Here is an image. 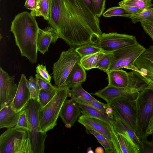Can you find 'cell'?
<instances>
[{
	"label": "cell",
	"mask_w": 153,
	"mask_h": 153,
	"mask_svg": "<svg viewBox=\"0 0 153 153\" xmlns=\"http://www.w3.org/2000/svg\"><path fill=\"white\" fill-rule=\"evenodd\" d=\"M120 6L126 9L128 11L131 13L132 14L138 13L144 11L143 10L137 7L133 6L123 5Z\"/></svg>",
	"instance_id": "obj_44"
},
{
	"label": "cell",
	"mask_w": 153,
	"mask_h": 153,
	"mask_svg": "<svg viewBox=\"0 0 153 153\" xmlns=\"http://www.w3.org/2000/svg\"><path fill=\"white\" fill-rule=\"evenodd\" d=\"M41 0H37V5L39 4Z\"/></svg>",
	"instance_id": "obj_49"
},
{
	"label": "cell",
	"mask_w": 153,
	"mask_h": 153,
	"mask_svg": "<svg viewBox=\"0 0 153 153\" xmlns=\"http://www.w3.org/2000/svg\"><path fill=\"white\" fill-rule=\"evenodd\" d=\"M57 87L49 91H46L43 90H39V102L42 108L45 106L55 96Z\"/></svg>",
	"instance_id": "obj_34"
},
{
	"label": "cell",
	"mask_w": 153,
	"mask_h": 153,
	"mask_svg": "<svg viewBox=\"0 0 153 153\" xmlns=\"http://www.w3.org/2000/svg\"><path fill=\"white\" fill-rule=\"evenodd\" d=\"M100 22L82 0H51L48 24L71 47L96 45L102 34Z\"/></svg>",
	"instance_id": "obj_1"
},
{
	"label": "cell",
	"mask_w": 153,
	"mask_h": 153,
	"mask_svg": "<svg viewBox=\"0 0 153 153\" xmlns=\"http://www.w3.org/2000/svg\"><path fill=\"white\" fill-rule=\"evenodd\" d=\"M0 153H32L28 131L16 127L0 136Z\"/></svg>",
	"instance_id": "obj_4"
},
{
	"label": "cell",
	"mask_w": 153,
	"mask_h": 153,
	"mask_svg": "<svg viewBox=\"0 0 153 153\" xmlns=\"http://www.w3.org/2000/svg\"><path fill=\"white\" fill-rule=\"evenodd\" d=\"M132 14V13L126 9L121 6L114 7L108 9L103 14L105 17H111L115 16H125Z\"/></svg>",
	"instance_id": "obj_32"
},
{
	"label": "cell",
	"mask_w": 153,
	"mask_h": 153,
	"mask_svg": "<svg viewBox=\"0 0 153 153\" xmlns=\"http://www.w3.org/2000/svg\"><path fill=\"white\" fill-rule=\"evenodd\" d=\"M27 79L25 74H22L15 96L10 104L16 112L23 110L31 98L30 92L27 85Z\"/></svg>",
	"instance_id": "obj_14"
},
{
	"label": "cell",
	"mask_w": 153,
	"mask_h": 153,
	"mask_svg": "<svg viewBox=\"0 0 153 153\" xmlns=\"http://www.w3.org/2000/svg\"><path fill=\"white\" fill-rule=\"evenodd\" d=\"M36 72L42 79L47 82L51 83V76L49 74L45 65L38 64L36 67Z\"/></svg>",
	"instance_id": "obj_37"
},
{
	"label": "cell",
	"mask_w": 153,
	"mask_h": 153,
	"mask_svg": "<svg viewBox=\"0 0 153 153\" xmlns=\"http://www.w3.org/2000/svg\"><path fill=\"white\" fill-rule=\"evenodd\" d=\"M134 65L137 69L135 72L147 84V88L153 90V66L150 61L140 56Z\"/></svg>",
	"instance_id": "obj_17"
},
{
	"label": "cell",
	"mask_w": 153,
	"mask_h": 153,
	"mask_svg": "<svg viewBox=\"0 0 153 153\" xmlns=\"http://www.w3.org/2000/svg\"><path fill=\"white\" fill-rule=\"evenodd\" d=\"M140 22L145 33L150 36L153 41V23L144 22Z\"/></svg>",
	"instance_id": "obj_40"
},
{
	"label": "cell",
	"mask_w": 153,
	"mask_h": 153,
	"mask_svg": "<svg viewBox=\"0 0 153 153\" xmlns=\"http://www.w3.org/2000/svg\"><path fill=\"white\" fill-rule=\"evenodd\" d=\"M86 132L93 135L104 148L105 153H117L112 141L110 140L96 131L89 128H86Z\"/></svg>",
	"instance_id": "obj_23"
},
{
	"label": "cell",
	"mask_w": 153,
	"mask_h": 153,
	"mask_svg": "<svg viewBox=\"0 0 153 153\" xmlns=\"http://www.w3.org/2000/svg\"><path fill=\"white\" fill-rule=\"evenodd\" d=\"M23 111L16 112L10 104L0 109V128L15 127Z\"/></svg>",
	"instance_id": "obj_19"
},
{
	"label": "cell",
	"mask_w": 153,
	"mask_h": 153,
	"mask_svg": "<svg viewBox=\"0 0 153 153\" xmlns=\"http://www.w3.org/2000/svg\"><path fill=\"white\" fill-rule=\"evenodd\" d=\"M81 58L73 47L62 52L52 68L53 77L57 87L66 86L65 82L68 76L74 65L80 61Z\"/></svg>",
	"instance_id": "obj_7"
},
{
	"label": "cell",
	"mask_w": 153,
	"mask_h": 153,
	"mask_svg": "<svg viewBox=\"0 0 153 153\" xmlns=\"http://www.w3.org/2000/svg\"><path fill=\"white\" fill-rule=\"evenodd\" d=\"M144 89L128 87H118L108 85L104 88L91 94L102 98L110 105L114 100L119 97H128L136 98L138 92Z\"/></svg>",
	"instance_id": "obj_13"
},
{
	"label": "cell",
	"mask_w": 153,
	"mask_h": 153,
	"mask_svg": "<svg viewBox=\"0 0 153 153\" xmlns=\"http://www.w3.org/2000/svg\"><path fill=\"white\" fill-rule=\"evenodd\" d=\"M75 50L81 58L103 51L96 45L87 44L80 45L75 48Z\"/></svg>",
	"instance_id": "obj_29"
},
{
	"label": "cell",
	"mask_w": 153,
	"mask_h": 153,
	"mask_svg": "<svg viewBox=\"0 0 153 153\" xmlns=\"http://www.w3.org/2000/svg\"><path fill=\"white\" fill-rule=\"evenodd\" d=\"M137 43L136 37L133 35L117 33H104L96 45L103 51L113 52Z\"/></svg>",
	"instance_id": "obj_10"
},
{
	"label": "cell",
	"mask_w": 153,
	"mask_h": 153,
	"mask_svg": "<svg viewBox=\"0 0 153 153\" xmlns=\"http://www.w3.org/2000/svg\"><path fill=\"white\" fill-rule=\"evenodd\" d=\"M135 98L122 97L114 100L110 104L114 115L126 123L135 133L136 116Z\"/></svg>",
	"instance_id": "obj_9"
},
{
	"label": "cell",
	"mask_w": 153,
	"mask_h": 153,
	"mask_svg": "<svg viewBox=\"0 0 153 153\" xmlns=\"http://www.w3.org/2000/svg\"><path fill=\"white\" fill-rule=\"evenodd\" d=\"M97 16L100 17L105 9L106 0H93Z\"/></svg>",
	"instance_id": "obj_39"
},
{
	"label": "cell",
	"mask_w": 153,
	"mask_h": 153,
	"mask_svg": "<svg viewBox=\"0 0 153 153\" xmlns=\"http://www.w3.org/2000/svg\"><path fill=\"white\" fill-rule=\"evenodd\" d=\"M150 62H151V64L153 66V62H151V61H150Z\"/></svg>",
	"instance_id": "obj_50"
},
{
	"label": "cell",
	"mask_w": 153,
	"mask_h": 153,
	"mask_svg": "<svg viewBox=\"0 0 153 153\" xmlns=\"http://www.w3.org/2000/svg\"><path fill=\"white\" fill-rule=\"evenodd\" d=\"M27 85L30 92V98L39 102V90L36 78L32 76H30L29 79L27 80Z\"/></svg>",
	"instance_id": "obj_33"
},
{
	"label": "cell",
	"mask_w": 153,
	"mask_h": 153,
	"mask_svg": "<svg viewBox=\"0 0 153 153\" xmlns=\"http://www.w3.org/2000/svg\"><path fill=\"white\" fill-rule=\"evenodd\" d=\"M82 115L95 118L102 120L113 127L112 121L107 114L91 106L82 103H78Z\"/></svg>",
	"instance_id": "obj_21"
},
{
	"label": "cell",
	"mask_w": 153,
	"mask_h": 153,
	"mask_svg": "<svg viewBox=\"0 0 153 153\" xmlns=\"http://www.w3.org/2000/svg\"><path fill=\"white\" fill-rule=\"evenodd\" d=\"M141 56L153 62V46H150L142 54Z\"/></svg>",
	"instance_id": "obj_41"
},
{
	"label": "cell",
	"mask_w": 153,
	"mask_h": 153,
	"mask_svg": "<svg viewBox=\"0 0 153 153\" xmlns=\"http://www.w3.org/2000/svg\"><path fill=\"white\" fill-rule=\"evenodd\" d=\"M78 121L86 128L91 129L112 141L117 153H120L118 141L113 127L100 119L82 115L79 117Z\"/></svg>",
	"instance_id": "obj_11"
},
{
	"label": "cell",
	"mask_w": 153,
	"mask_h": 153,
	"mask_svg": "<svg viewBox=\"0 0 153 153\" xmlns=\"http://www.w3.org/2000/svg\"><path fill=\"white\" fill-rule=\"evenodd\" d=\"M51 10V0H41L36 7L30 13L34 17L42 16L49 21Z\"/></svg>",
	"instance_id": "obj_25"
},
{
	"label": "cell",
	"mask_w": 153,
	"mask_h": 153,
	"mask_svg": "<svg viewBox=\"0 0 153 153\" xmlns=\"http://www.w3.org/2000/svg\"><path fill=\"white\" fill-rule=\"evenodd\" d=\"M124 17L130 18L132 22L134 24L141 22L153 23V7L139 13L127 15Z\"/></svg>",
	"instance_id": "obj_26"
},
{
	"label": "cell",
	"mask_w": 153,
	"mask_h": 153,
	"mask_svg": "<svg viewBox=\"0 0 153 153\" xmlns=\"http://www.w3.org/2000/svg\"></svg>",
	"instance_id": "obj_51"
},
{
	"label": "cell",
	"mask_w": 153,
	"mask_h": 153,
	"mask_svg": "<svg viewBox=\"0 0 153 153\" xmlns=\"http://www.w3.org/2000/svg\"></svg>",
	"instance_id": "obj_52"
},
{
	"label": "cell",
	"mask_w": 153,
	"mask_h": 153,
	"mask_svg": "<svg viewBox=\"0 0 153 153\" xmlns=\"http://www.w3.org/2000/svg\"><path fill=\"white\" fill-rule=\"evenodd\" d=\"M111 120L116 134L123 135L135 143L140 149L141 140L135 132L124 121L116 117L114 114Z\"/></svg>",
	"instance_id": "obj_18"
},
{
	"label": "cell",
	"mask_w": 153,
	"mask_h": 153,
	"mask_svg": "<svg viewBox=\"0 0 153 153\" xmlns=\"http://www.w3.org/2000/svg\"><path fill=\"white\" fill-rule=\"evenodd\" d=\"M146 49L137 43L113 52V59L109 70L123 68L136 71L135 62Z\"/></svg>",
	"instance_id": "obj_8"
},
{
	"label": "cell",
	"mask_w": 153,
	"mask_h": 153,
	"mask_svg": "<svg viewBox=\"0 0 153 153\" xmlns=\"http://www.w3.org/2000/svg\"><path fill=\"white\" fill-rule=\"evenodd\" d=\"M116 134L120 153H139L140 149L135 143L122 134Z\"/></svg>",
	"instance_id": "obj_22"
},
{
	"label": "cell",
	"mask_w": 153,
	"mask_h": 153,
	"mask_svg": "<svg viewBox=\"0 0 153 153\" xmlns=\"http://www.w3.org/2000/svg\"><path fill=\"white\" fill-rule=\"evenodd\" d=\"M37 5V0H26L24 7L26 8L33 10Z\"/></svg>",
	"instance_id": "obj_43"
},
{
	"label": "cell",
	"mask_w": 153,
	"mask_h": 153,
	"mask_svg": "<svg viewBox=\"0 0 153 153\" xmlns=\"http://www.w3.org/2000/svg\"><path fill=\"white\" fill-rule=\"evenodd\" d=\"M153 133V114L151 117L147 127L146 128L145 134L143 139H147L150 135Z\"/></svg>",
	"instance_id": "obj_42"
},
{
	"label": "cell",
	"mask_w": 153,
	"mask_h": 153,
	"mask_svg": "<svg viewBox=\"0 0 153 153\" xmlns=\"http://www.w3.org/2000/svg\"><path fill=\"white\" fill-rule=\"evenodd\" d=\"M42 108L39 102L30 98L25 108L27 113L31 130L28 131L32 153H44L45 142L47 136L46 132L42 131L39 112Z\"/></svg>",
	"instance_id": "obj_6"
},
{
	"label": "cell",
	"mask_w": 153,
	"mask_h": 153,
	"mask_svg": "<svg viewBox=\"0 0 153 153\" xmlns=\"http://www.w3.org/2000/svg\"><path fill=\"white\" fill-rule=\"evenodd\" d=\"M107 52L102 51L82 58L80 62L85 70L96 68L100 59Z\"/></svg>",
	"instance_id": "obj_24"
},
{
	"label": "cell",
	"mask_w": 153,
	"mask_h": 153,
	"mask_svg": "<svg viewBox=\"0 0 153 153\" xmlns=\"http://www.w3.org/2000/svg\"><path fill=\"white\" fill-rule=\"evenodd\" d=\"M39 28L34 16L27 12L17 15L11 22L10 31L22 56L32 63L37 61V41Z\"/></svg>",
	"instance_id": "obj_2"
},
{
	"label": "cell",
	"mask_w": 153,
	"mask_h": 153,
	"mask_svg": "<svg viewBox=\"0 0 153 153\" xmlns=\"http://www.w3.org/2000/svg\"><path fill=\"white\" fill-rule=\"evenodd\" d=\"M141 145L139 153H153V142L147 139L141 140Z\"/></svg>",
	"instance_id": "obj_38"
},
{
	"label": "cell",
	"mask_w": 153,
	"mask_h": 153,
	"mask_svg": "<svg viewBox=\"0 0 153 153\" xmlns=\"http://www.w3.org/2000/svg\"><path fill=\"white\" fill-rule=\"evenodd\" d=\"M59 36L56 30L50 26L41 29L39 28L37 41L38 51L44 55L48 51L51 43H55Z\"/></svg>",
	"instance_id": "obj_16"
},
{
	"label": "cell",
	"mask_w": 153,
	"mask_h": 153,
	"mask_svg": "<svg viewBox=\"0 0 153 153\" xmlns=\"http://www.w3.org/2000/svg\"><path fill=\"white\" fill-rule=\"evenodd\" d=\"M113 57V52H106L100 59L96 68L107 73L112 63Z\"/></svg>",
	"instance_id": "obj_31"
},
{
	"label": "cell",
	"mask_w": 153,
	"mask_h": 153,
	"mask_svg": "<svg viewBox=\"0 0 153 153\" xmlns=\"http://www.w3.org/2000/svg\"><path fill=\"white\" fill-rule=\"evenodd\" d=\"M151 0H123L118 3L119 6L126 5L136 7L143 10L153 6Z\"/></svg>",
	"instance_id": "obj_28"
},
{
	"label": "cell",
	"mask_w": 153,
	"mask_h": 153,
	"mask_svg": "<svg viewBox=\"0 0 153 153\" xmlns=\"http://www.w3.org/2000/svg\"><path fill=\"white\" fill-rule=\"evenodd\" d=\"M152 137L151 141L153 142V133L152 134Z\"/></svg>",
	"instance_id": "obj_48"
},
{
	"label": "cell",
	"mask_w": 153,
	"mask_h": 153,
	"mask_svg": "<svg viewBox=\"0 0 153 153\" xmlns=\"http://www.w3.org/2000/svg\"><path fill=\"white\" fill-rule=\"evenodd\" d=\"M95 153H104L105 151L104 149L101 146H99L97 147L95 151Z\"/></svg>",
	"instance_id": "obj_46"
},
{
	"label": "cell",
	"mask_w": 153,
	"mask_h": 153,
	"mask_svg": "<svg viewBox=\"0 0 153 153\" xmlns=\"http://www.w3.org/2000/svg\"><path fill=\"white\" fill-rule=\"evenodd\" d=\"M17 87L15 83V75H9L0 67V109L11 102L15 96Z\"/></svg>",
	"instance_id": "obj_12"
},
{
	"label": "cell",
	"mask_w": 153,
	"mask_h": 153,
	"mask_svg": "<svg viewBox=\"0 0 153 153\" xmlns=\"http://www.w3.org/2000/svg\"><path fill=\"white\" fill-rule=\"evenodd\" d=\"M35 78L39 90H43L46 91H49L57 87L53 86L51 83L48 82L43 79L37 74L35 75Z\"/></svg>",
	"instance_id": "obj_36"
},
{
	"label": "cell",
	"mask_w": 153,
	"mask_h": 153,
	"mask_svg": "<svg viewBox=\"0 0 153 153\" xmlns=\"http://www.w3.org/2000/svg\"><path fill=\"white\" fill-rule=\"evenodd\" d=\"M87 153H94V152L92 150L91 147H89L87 149Z\"/></svg>",
	"instance_id": "obj_47"
},
{
	"label": "cell",
	"mask_w": 153,
	"mask_h": 153,
	"mask_svg": "<svg viewBox=\"0 0 153 153\" xmlns=\"http://www.w3.org/2000/svg\"><path fill=\"white\" fill-rule=\"evenodd\" d=\"M15 127L28 131H31V126L29 121L27 112L25 109L23 111Z\"/></svg>",
	"instance_id": "obj_35"
},
{
	"label": "cell",
	"mask_w": 153,
	"mask_h": 153,
	"mask_svg": "<svg viewBox=\"0 0 153 153\" xmlns=\"http://www.w3.org/2000/svg\"><path fill=\"white\" fill-rule=\"evenodd\" d=\"M69 89L67 86L57 87L54 97L39 111V117L42 132H46L57 125L62 106L68 97Z\"/></svg>",
	"instance_id": "obj_3"
},
{
	"label": "cell",
	"mask_w": 153,
	"mask_h": 153,
	"mask_svg": "<svg viewBox=\"0 0 153 153\" xmlns=\"http://www.w3.org/2000/svg\"><path fill=\"white\" fill-rule=\"evenodd\" d=\"M81 111L78 103L72 99L65 100L59 114L65 127L70 128L74 125L80 115Z\"/></svg>",
	"instance_id": "obj_15"
},
{
	"label": "cell",
	"mask_w": 153,
	"mask_h": 153,
	"mask_svg": "<svg viewBox=\"0 0 153 153\" xmlns=\"http://www.w3.org/2000/svg\"><path fill=\"white\" fill-rule=\"evenodd\" d=\"M86 77L85 70L80 61L78 62L74 65L66 79V86L70 88L82 84L85 81Z\"/></svg>",
	"instance_id": "obj_20"
},
{
	"label": "cell",
	"mask_w": 153,
	"mask_h": 153,
	"mask_svg": "<svg viewBox=\"0 0 153 153\" xmlns=\"http://www.w3.org/2000/svg\"><path fill=\"white\" fill-rule=\"evenodd\" d=\"M82 85H77L72 87L71 89H70L68 97L72 99L81 97L89 100H98L85 91L82 87Z\"/></svg>",
	"instance_id": "obj_27"
},
{
	"label": "cell",
	"mask_w": 153,
	"mask_h": 153,
	"mask_svg": "<svg viewBox=\"0 0 153 153\" xmlns=\"http://www.w3.org/2000/svg\"><path fill=\"white\" fill-rule=\"evenodd\" d=\"M134 101L136 116L135 133L141 140L143 138L153 114V90L146 88L138 92Z\"/></svg>",
	"instance_id": "obj_5"
},
{
	"label": "cell",
	"mask_w": 153,
	"mask_h": 153,
	"mask_svg": "<svg viewBox=\"0 0 153 153\" xmlns=\"http://www.w3.org/2000/svg\"><path fill=\"white\" fill-rule=\"evenodd\" d=\"M72 99L78 103H82L88 105L105 113L107 108L110 106L107 104L102 103L98 100H89L81 97Z\"/></svg>",
	"instance_id": "obj_30"
},
{
	"label": "cell",
	"mask_w": 153,
	"mask_h": 153,
	"mask_svg": "<svg viewBox=\"0 0 153 153\" xmlns=\"http://www.w3.org/2000/svg\"><path fill=\"white\" fill-rule=\"evenodd\" d=\"M82 0L94 15H96L93 0Z\"/></svg>",
	"instance_id": "obj_45"
}]
</instances>
